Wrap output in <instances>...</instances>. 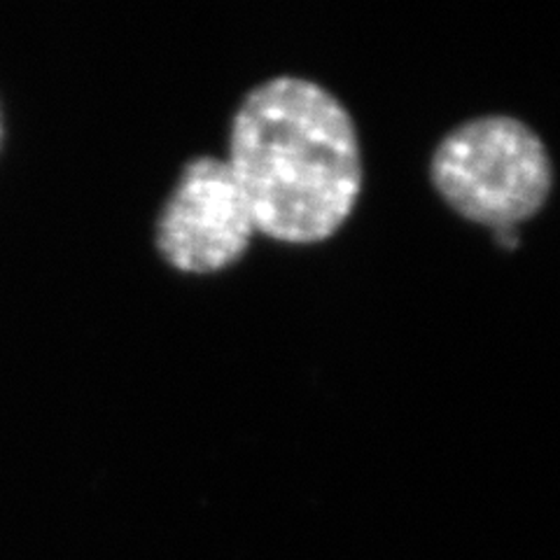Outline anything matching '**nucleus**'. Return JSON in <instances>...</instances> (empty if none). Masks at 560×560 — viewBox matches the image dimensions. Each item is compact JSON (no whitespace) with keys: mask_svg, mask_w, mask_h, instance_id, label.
<instances>
[{"mask_svg":"<svg viewBox=\"0 0 560 560\" xmlns=\"http://www.w3.org/2000/svg\"><path fill=\"white\" fill-rule=\"evenodd\" d=\"M226 164L259 234L290 245L323 243L353 215L362 152L346 105L318 82L278 75L245 94Z\"/></svg>","mask_w":560,"mask_h":560,"instance_id":"obj_1","label":"nucleus"},{"mask_svg":"<svg viewBox=\"0 0 560 560\" xmlns=\"http://www.w3.org/2000/svg\"><path fill=\"white\" fill-rule=\"evenodd\" d=\"M432 183L465 220L516 230L547 203L549 152L521 119L488 115L448 131L432 156Z\"/></svg>","mask_w":560,"mask_h":560,"instance_id":"obj_2","label":"nucleus"},{"mask_svg":"<svg viewBox=\"0 0 560 560\" xmlns=\"http://www.w3.org/2000/svg\"><path fill=\"white\" fill-rule=\"evenodd\" d=\"M257 234L234 171L220 156L189 160L156 218L154 243L166 265L191 276L230 269Z\"/></svg>","mask_w":560,"mask_h":560,"instance_id":"obj_3","label":"nucleus"},{"mask_svg":"<svg viewBox=\"0 0 560 560\" xmlns=\"http://www.w3.org/2000/svg\"><path fill=\"white\" fill-rule=\"evenodd\" d=\"M495 241L502 245L504 250H514L518 243V232L516 230H495Z\"/></svg>","mask_w":560,"mask_h":560,"instance_id":"obj_4","label":"nucleus"}]
</instances>
